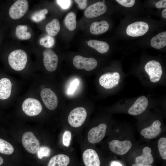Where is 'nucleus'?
I'll list each match as a JSON object with an SVG mask.
<instances>
[{
	"label": "nucleus",
	"instance_id": "f257e3e1",
	"mask_svg": "<svg viewBox=\"0 0 166 166\" xmlns=\"http://www.w3.org/2000/svg\"><path fill=\"white\" fill-rule=\"evenodd\" d=\"M7 60L9 65L13 69L20 71L25 67L28 57L25 51L22 49H17L9 54Z\"/></svg>",
	"mask_w": 166,
	"mask_h": 166
},
{
	"label": "nucleus",
	"instance_id": "f03ea898",
	"mask_svg": "<svg viewBox=\"0 0 166 166\" xmlns=\"http://www.w3.org/2000/svg\"><path fill=\"white\" fill-rule=\"evenodd\" d=\"M87 116L85 109L82 107H78L73 109L68 117L69 124L74 128L81 126L85 121Z\"/></svg>",
	"mask_w": 166,
	"mask_h": 166
},
{
	"label": "nucleus",
	"instance_id": "7ed1b4c3",
	"mask_svg": "<svg viewBox=\"0 0 166 166\" xmlns=\"http://www.w3.org/2000/svg\"><path fill=\"white\" fill-rule=\"evenodd\" d=\"M144 70L152 82L156 83L160 80L162 74V69L158 61L155 60L149 61L145 65Z\"/></svg>",
	"mask_w": 166,
	"mask_h": 166
},
{
	"label": "nucleus",
	"instance_id": "20e7f679",
	"mask_svg": "<svg viewBox=\"0 0 166 166\" xmlns=\"http://www.w3.org/2000/svg\"><path fill=\"white\" fill-rule=\"evenodd\" d=\"M28 7V2L27 0H17L10 8L9 15L12 19H20L26 13Z\"/></svg>",
	"mask_w": 166,
	"mask_h": 166
},
{
	"label": "nucleus",
	"instance_id": "39448f33",
	"mask_svg": "<svg viewBox=\"0 0 166 166\" xmlns=\"http://www.w3.org/2000/svg\"><path fill=\"white\" fill-rule=\"evenodd\" d=\"M22 143L25 149L32 154L37 153L40 147L39 140L31 132H27L23 134Z\"/></svg>",
	"mask_w": 166,
	"mask_h": 166
},
{
	"label": "nucleus",
	"instance_id": "423d86ee",
	"mask_svg": "<svg viewBox=\"0 0 166 166\" xmlns=\"http://www.w3.org/2000/svg\"><path fill=\"white\" fill-rule=\"evenodd\" d=\"M22 108L25 114L29 116L38 115L42 110L40 102L38 100L32 98H27L24 101Z\"/></svg>",
	"mask_w": 166,
	"mask_h": 166
},
{
	"label": "nucleus",
	"instance_id": "0eeeda50",
	"mask_svg": "<svg viewBox=\"0 0 166 166\" xmlns=\"http://www.w3.org/2000/svg\"><path fill=\"white\" fill-rule=\"evenodd\" d=\"M73 64L76 68L79 69H84L87 71L93 69L97 65V61L95 58H87L80 55L74 57Z\"/></svg>",
	"mask_w": 166,
	"mask_h": 166
},
{
	"label": "nucleus",
	"instance_id": "6e6552de",
	"mask_svg": "<svg viewBox=\"0 0 166 166\" xmlns=\"http://www.w3.org/2000/svg\"><path fill=\"white\" fill-rule=\"evenodd\" d=\"M149 26L144 22L138 21L128 26L126 29L127 34L131 37H137L143 36L148 31Z\"/></svg>",
	"mask_w": 166,
	"mask_h": 166
},
{
	"label": "nucleus",
	"instance_id": "1a4fd4ad",
	"mask_svg": "<svg viewBox=\"0 0 166 166\" xmlns=\"http://www.w3.org/2000/svg\"><path fill=\"white\" fill-rule=\"evenodd\" d=\"M40 95L44 104L48 109L53 110L56 109L58 105L57 97L50 89H42Z\"/></svg>",
	"mask_w": 166,
	"mask_h": 166
},
{
	"label": "nucleus",
	"instance_id": "9d476101",
	"mask_svg": "<svg viewBox=\"0 0 166 166\" xmlns=\"http://www.w3.org/2000/svg\"><path fill=\"white\" fill-rule=\"evenodd\" d=\"M110 150L114 153L120 155L127 153L132 146L131 142L128 140L121 141L113 140L109 142Z\"/></svg>",
	"mask_w": 166,
	"mask_h": 166
},
{
	"label": "nucleus",
	"instance_id": "9b49d317",
	"mask_svg": "<svg viewBox=\"0 0 166 166\" xmlns=\"http://www.w3.org/2000/svg\"><path fill=\"white\" fill-rule=\"evenodd\" d=\"M120 75L117 72L107 73L102 75L99 79L101 86L106 89H110L116 86L119 83Z\"/></svg>",
	"mask_w": 166,
	"mask_h": 166
},
{
	"label": "nucleus",
	"instance_id": "f8f14e48",
	"mask_svg": "<svg viewBox=\"0 0 166 166\" xmlns=\"http://www.w3.org/2000/svg\"><path fill=\"white\" fill-rule=\"evenodd\" d=\"M107 125L105 124H101L97 126L92 128L89 131L88 140L92 144L99 143L105 137Z\"/></svg>",
	"mask_w": 166,
	"mask_h": 166
},
{
	"label": "nucleus",
	"instance_id": "ddd939ff",
	"mask_svg": "<svg viewBox=\"0 0 166 166\" xmlns=\"http://www.w3.org/2000/svg\"><path fill=\"white\" fill-rule=\"evenodd\" d=\"M43 64L46 69L49 72H53L56 69L58 57L53 51L47 49L44 51Z\"/></svg>",
	"mask_w": 166,
	"mask_h": 166
},
{
	"label": "nucleus",
	"instance_id": "4468645a",
	"mask_svg": "<svg viewBox=\"0 0 166 166\" xmlns=\"http://www.w3.org/2000/svg\"><path fill=\"white\" fill-rule=\"evenodd\" d=\"M107 9L105 5L99 2L89 6L85 10V16L89 18H94L104 14Z\"/></svg>",
	"mask_w": 166,
	"mask_h": 166
},
{
	"label": "nucleus",
	"instance_id": "2eb2a0df",
	"mask_svg": "<svg viewBox=\"0 0 166 166\" xmlns=\"http://www.w3.org/2000/svg\"><path fill=\"white\" fill-rule=\"evenodd\" d=\"M148 104V101L146 97L143 96L140 97L129 108L128 113L133 116L140 114L145 111Z\"/></svg>",
	"mask_w": 166,
	"mask_h": 166
},
{
	"label": "nucleus",
	"instance_id": "dca6fc26",
	"mask_svg": "<svg viewBox=\"0 0 166 166\" xmlns=\"http://www.w3.org/2000/svg\"><path fill=\"white\" fill-rule=\"evenodd\" d=\"M161 125V123L160 121L156 120L151 125L143 129L140 132V134L145 138L148 139L154 138L161 133L162 131Z\"/></svg>",
	"mask_w": 166,
	"mask_h": 166
},
{
	"label": "nucleus",
	"instance_id": "f3484780",
	"mask_svg": "<svg viewBox=\"0 0 166 166\" xmlns=\"http://www.w3.org/2000/svg\"><path fill=\"white\" fill-rule=\"evenodd\" d=\"M82 158L85 166H100V161L97 152L93 149H88L83 153Z\"/></svg>",
	"mask_w": 166,
	"mask_h": 166
},
{
	"label": "nucleus",
	"instance_id": "a211bd4d",
	"mask_svg": "<svg viewBox=\"0 0 166 166\" xmlns=\"http://www.w3.org/2000/svg\"><path fill=\"white\" fill-rule=\"evenodd\" d=\"M12 87L11 82L9 78L6 77L0 78V100H6L10 97Z\"/></svg>",
	"mask_w": 166,
	"mask_h": 166
},
{
	"label": "nucleus",
	"instance_id": "6ab92c4d",
	"mask_svg": "<svg viewBox=\"0 0 166 166\" xmlns=\"http://www.w3.org/2000/svg\"><path fill=\"white\" fill-rule=\"evenodd\" d=\"M152 150L148 147H145L142 150V153L135 159L136 163L144 164H151L153 162L154 159L151 154Z\"/></svg>",
	"mask_w": 166,
	"mask_h": 166
},
{
	"label": "nucleus",
	"instance_id": "aec40b11",
	"mask_svg": "<svg viewBox=\"0 0 166 166\" xmlns=\"http://www.w3.org/2000/svg\"><path fill=\"white\" fill-rule=\"evenodd\" d=\"M109 25L105 21L95 22L91 24L90 27V32L94 35H99L106 32L109 29Z\"/></svg>",
	"mask_w": 166,
	"mask_h": 166
},
{
	"label": "nucleus",
	"instance_id": "412c9836",
	"mask_svg": "<svg viewBox=\"0 0 166 166\" xmlns=\"http://www.w3.org/2000/svg\"><path fill=\"white\" fill-rule=\"evenodd\" d=\"M70 162V159L67 156L60 154L52 157L49 160L47 166H67Z\"/></svg>",
	"mask_w": 166,
	"mask_h": 166
},
{
	"label": "nucleus",
	"instance_id": "4be33fe9",
	"mask_svg": "<svg viewBox=\"0 0 166 166\" xmlns=\"http://www.w3.org/2000/svg\"><path fill=\"white\" fill-rule=\"evenodd\" d=\"M151 45L153 48L160 49L166 45V32L160 33L153 37L150 41Z\"/></svg>",
	"mask_w": 166,
	"mask_h": 166
},
{
	"label": "nucleus",
	"instance_id": "5701e85b",
	"mask_svg": "<svg viewBox=\"0 0 166 166\" xmlns=\"http://www.w3.org/2000/svg\"><path fill=\"white\" fill-rule=\"evenodd\" d=\"M88 45L101 53L107 52L109 49V45L106 42L94 40H91L87 42Z\"/></svg>",
	"mask_w": 166,
	"mask_h": 166
},
{
	"label": "nucleus",
	"instance_id": "b1692460",
	"mask_svg": "<svg viewBox=\"0 0 166 166\" xmlns=\"http://www.w3.org/2000/svg\"><path fill=\"white\" fill-rule=\"evenodd\" d=\"M45 29L49 35L52 36H56L60 29L59 21L57 19H53L46 25Z\"/></svg>",
	"mask_w": 166,
	"mask_h": 166
},
{
	"label": "nucleus",
	"instance_id": "393cba45",
	"mask_svg": "<svg viewBox=\"0 0 166 166\" xmlns=\"http://www.w3.org/2000/svg\"><path fill=\"white\" fill-rule=\"evenodd\" d=\"M27 27L25 25H19L16 29V35L19 39L26 40L29 39L31 37V33L27 31Z\"/></svg>",
	"mask_w": 166,
	"mask_h": 166
},
{
	"label": "nucleus",
	"instance_id": "a878e982",
	"mask_svg": "<svg viewBox=\"0 0 166 166\" xmlns=\"http://www.w3.org/2000/svg\"><path fill=\"white\" fill-rule=\"evenodd\" d=\"M64 22L65 26L69 30H74L77 25L75 14L72 12L68 13L65 18Z\"/></svg>",
	"mask_w": 166,
	"mask_h": 166
},
{
	"label": "nucleus",
	"instance_id": "bb28decb",
	"mask_svg": "<svg viewBox=\"0 0 166 166\" xmlns=\"http://www.w3.org/2000/svg\"><path fill=\"white\" fill-rule=\"evenodd\" d=\"M14 151L13 146L6 141L0 138V153L5 155H10Z\"/></svg>",
	"mask_w": 166,
	"mask_h": 166
},
{
	"label": "nucleus",
	"instance_id": "cd10ccee",
	"mask_svg": "<svg viewBox=\"0 0 166 166\" xmlns=\"http://www.w3.org/2000/svg\"><path fill=\"white\" fill-rule=\"evenodd\" d=\"M158 146L160 155L164 160L166 159V138H160L158 142Z\"/></svg>",
	"mask_w": 166,
	"mask_h": 166
},
{
	"label": "nucleus",
	"instance_id": "c85d7f7f",
	"mask_svg": "<svg viewBox=\"0 0 166 166\" xmlns=\"http://www.w3.org/2000/svg\"><path fill=\"white\" fill-rule=\"evenodd\" d=\"M39 43L41 45L46 48H49L53 45L54 44V40L52 36L47 35L40 39Z\"/></svg>",
	"mask_w": 166,
	"mask_h": 166
},
{
	"label": "nucleus",
	"instance_id": "c756f323",
	"mask_svg": "<svg viewBox=\"0 0 166 166\" xmlns=\"http://www.w3.org/2000/svg\"><path fill=\"white\" fill-rule=\"evenodd\" d=\"M48 12L46 9H44L34 13L31 17V19L34 22H38L45 19V15Z\"/></svg>",
	"mask_w": 166,
	"mask_h": 166
},
{
	"label": "nucleus",
	"instance_id": "7c9ffc66",
	"mask_svg": "<svg viewBox=\"0 0 166 166\" xmlns=\"http://www.w3.org/2000/svg\"><path fill=\"white\" fill-rule=\"evenodd\" d=\"M50 153V149L47 146H43L40 147L37 153L38 158L42 159L44 156H48Z\"/></svg>",
	"mask_w": 166,
	"mask_h": 166
},
{
	"label": "nucleus",
	"instance_id": "2f4dec72",
	"mask_svg": "<svg viewBox=\"0 0 166 166\" xmlns=\"http://www.w3.org/2000/svg\"><path fill=\"white\" fill-rule=\"evenodd\" d=\"M71 137V132L68 130L65 131L63 135L62 138L63 143L64 145L67 147L69 146Z\"/></svg>",
	"mask_w": 166,
	"mask_h": 166
},
{
	"label": "nucleus",
	"instance_id": "473e14b6",
	"mask_svg": "<svg viewBox=\"0 0 166 166\" xmlns=\"http://www.w3.org/2000/svg\"><path fill=\"white\" fill-rule=\"evenodd\" d=\"M116 1L121 5L126 7H130L134 4L135 0H116Z\"/></svg>",
	"mask_w": 166,
	"mask_h": 166
},
{
	"label": "nucleus",
	"instance_id": "72a5a7b5",
	"mask_svg": "<svg viewBox=\"0 0 166 166\" xmlns=\"http://www.w3.org/2000/svg\"><path fill=\"white\" fill-rule=\"evenodd\" d=\"M57 2L63 9L68 8L71 4V1L69 0H57Z\"/></svg>",
	"mask_w": 166,
	"mask_h": 166
},
{
	"label": "nucleus",
	"instance_id": "f704fd0d",
	"mask_svg": "<svg viewBox=\"0 0 166 166\" xmlns=\"http://www.w3.org/2000/svg\"><path fill=\"white\" fill-rule=\"evenodd\" d=\"M79 84V80L77 79L74 80L70 84L68 90L69 94H73Z\"/></svg>",
	"mask_w": 166,
	"mask_h": 166
},
{
	"label": "nucleus",
	"instance_id": "c9c22d12",
	"mask_svg": "<svg viewBox=\"0 0 166 166\" xmlns=\"http://www.w3.org/2000/svg\"><path fill=\"white\" fill-rule=\"evenodd\" d=\"M78 4V7L81 10L85 8L87 5V1L85 0H76L74 1Z\"/></svg>",
	"mask_w": 166,
	"mask_h": 166
},
{
	"label": "nucleus",
	"instance_id": "e433bc0d",
	"mask_svg": "<svg viewBox=\"0 0 166 166\" xmlns=\"http://www.w3.org/2000/svg\"><path fill=\"white\" fill-rule=\"evenodd\" d=\"M156 7L158 9L166 8V0H161L157 2L156 4Z\"/></svg>",
	"mask_w": 166,
	"mask_h": 166
},
{
	"label": "nucleus",
	"instance_id": "4c0bfd02",
	"mask_svg": "<svg viewBox=\"0 0 166 166\" xmlns=\"http://www.w3.org/2000/svg\"><path fill=\"white\" fill-rule=\"evenodd\" d=\"M110 166H122V165L119 162L116 161H112L110 164Z\"/></svg>",
	"mask_w": 166,
	"mask_h": 166
},
{
	"label": "nucleus",
	"instance_id": "58836bf2",
	"mask_svg": "<svg viewBox=\"0 0 166 166\" xmlns=\"http://www.w3.org/2000/svg\"><path fill=\"white\" fill-rule=\"evenodd\" d=\"M132 166H152L150 164H139L137 163H135L133 164Z\"/></svg>",
	"mask_w": 166,
	"mask_h": 166
},
{
	"label": "nucleus",
	"instance_id": "ea45409f",
	"mask_svg": "<svg viewBox=\"0 0 166 166\" xmlns=\"http://www.w3.org/2000/svg\"><path fill=\"white\" fill-rule=\"evenodd\" d=\"M162 16L164 18H166V9H164L162 12Z\"/></svg>",
	"mask_w": 166,
	"mask_h": 166
},
{
	"label": "nucleus",
	"instance_id": "a19ab883",
	"mask_svg": "<svg viewBox=\"0 0 166 166\" xmlns=\"http://www.w3.org/2000/svg\"><path fill=\"white\" fill-rule=\"evenodd\" d=\"M4 162V160L0 156V165L2 164Z\"/></svg>",
	"mask_w": 166,
	"mask_h": 166
}]
</instances>
